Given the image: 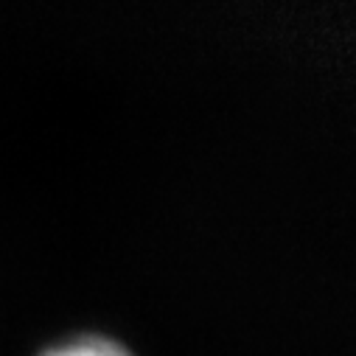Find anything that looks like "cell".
I'll return each mask as SVG.
<instances>
[{"instance_id": "6da1fadb", "label": "cell", "mask_w": 356, "mask_h": 356, "mask_svg": "<svg viewBox=\"0 0 356 356\" xmlns=\"http://www.w3.org/2000/svg\"><path fill=\"white\" fill-rule=\"evenodd\" d=\"M42 356H132V353L110 337L84 334V337H73V339H65V342L48 348Z\"/></svg>"}]
</instances>
